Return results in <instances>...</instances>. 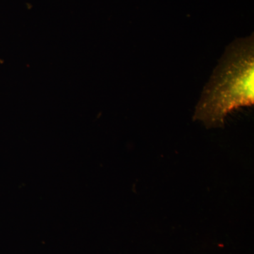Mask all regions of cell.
Instances as JSON below:
<instances>
[{"mask_svg": "<svg viewBox=\"0 0 254 254\" xmlns=\"http://www.w3.org/2000/svg\"><path fill=\"white\" fill-rule=\"evenodd\" d=\"M254 103V34L237 38L225 49L195 108V120L223 126L227 114Z\"/></svg>", "mask_w": 254, "mask_h": 254, "instance_id": "obj_1", "label": "cell"}]
</instances>
